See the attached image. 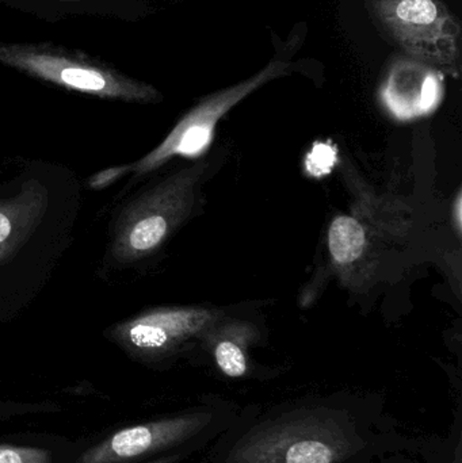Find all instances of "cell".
Listing matches in <instances>:
<instances>
[{
  "label": "cell",
  "instance_id": "obj_1",
  "mask_svg": "<svg viewBox=\"0 0 462 463\" xmlns=\"http://www.w3.org/2000/svg\"><path fill=\"white\" fill-rule=\"evenodd\" d=\"M358 439L349 421L331 412H296L250 432L230 463H341Z\"/></svg>",
  "mask_w": 462,
  "mask_h": 463
},
{
  "label": "cell",
  "instance_id": "obj_2",
  "mask_svg": "<svg viewBox=\"0 0 462 463\" xmlns=\"http://www.w3.org/2000/svg\"><path fill=\"white\" fill-rule=\"evenodd\" d=\"M380 35L399 53L458 79L462 27L442 0H366Z\"/></svg>",
  "mask_w": 462,
  "mask_h": 463
},
{
  "label": "cell",
  "instance_id": "obj_3",
  "mask_svg": "<svg viewBox=\"0 0 462 463\" xmlns=\"http://www.w3.org/2000/svg\"><path fill=\"white\" fill-rule=\"evenodd\" d=\"M203 167L179 171L124 206L111 234L108 255L113 263L127 266L152 255L184 222L192 211Z\"/></svg>",
  "mask_w": 462,
  "mask_h": 463
},
{
  "label": "cell",
  "instance_id": "obj_4",
  "mask_svg": "<svg viewBox=\"0 0 462 463\" xmlns=\"http://www.w3.org/2000/svg\"><path fill=\"white\" fill-rule=\"evenodd\" d=\"M0 62L33 78L92 97L129 103H155L162 99L151 84L125 76L86 54L53 45L0 43Z\"/></svg>",
  "mask_w": 462,
  "mask_h": 463
},
{
  "label": "cell",
  "instance_id": "obj_5",
  "mask_svg": "<svg viewBox=\"0 0 462 463\" xmlns=\"http://www.w3.org/2000/svg\"><path fill=\"white\" fill-rule=\"evenodd\" d=\"M292 46L293 43H288L287 48L279 53L277 52L268 65L251 78L201 99L179 119L178 124L154 151L130 165L132 173L144 175L162 167L174 157H198L205 154L213 141L217 124L231 109L265 84L293 72L298 62L290 60L295 54Z\"/></svg>",
  "mask_w": 462,
  "mask_h": 463
},
{
  "label": "cell",
  "instance_id": "obj_6",
  "mask_svg": "<svg viewBox=\"0 0 462 463\" xmlns=\"http://www.w3.org/2000/svg\"><path fill=\"white\" fill-rule=\"evenodd\" d=\"M214 310L201 307H159L111 326V342L133 356L157 358L205 331L216 321Z\"/></svg>",
  "mask_w": 462,
  "mask_h": 463
},
{
  "label": "cell",
  "instance_id": "obj_7",
  "mask_svg": "<svg viewBox=\"0 0 462 463\" xmlns=\"http://www.w3.org/2000/svg\"><path fill=\"white\" fill-rule=\"evenodd\" d=\"M209 413H187L119 430L87 450L76 463H129L175 448L203 431Z\"/></svg>",
  "mask_w": 462,
  "mask_h": 463
},
{
  "label": "cell",
  "instance_id": "obj_8",
  "mask_svg": "<svg viewBox=\"0 0 462 463\" xmlns=\"http://www.w3.org/2000/svg\"><path fill=\"white\" fill-rule=\"evenodd\" d=\"M444 73L399 54L391 62L380 97L395 118L407 121L433 113L444 95Z\"/></svg>",
  "mask_w": 462,
  "mask_h": 463
},
{
  "label": "cell",
  "instance_id": "obj_9",
  "mask_svg": "<svg viewBox=\"0 0 462 463\" xmlns=\"http://www.w3.org/2000/svg\"><path fill=\"white\" fill-rule=\"evenodd\" d=\"M48 205V189L35 179L24 182L14 197L0 200V266L13 258L40 225Z\"/></svg>",
  "mask_w": 462,
  "mask_h": 463
},
{
  "label": "cell",
  "instance_id": "obj_10",
  "mask_svg": "<svg viewBox=\"0 0 462 463\" xmlns=\"http://www.w3.org/2000/svg\"><path fill=\"white\" fill-rule=\"evenodd\" d=\"M366 247V233L354 217H336L328 231V248L334 261L342 266L354 263Z\"/></svg>",
  "mask_w": 462,
  "mask_h": 463
},
{
  "label": "cell",
  "instance_id": "obj_11",
  "mask_svg": "<svg viewBox=\"0 0 462 463\" xmlns=\"http://www.w3.org/2000/svg\"><path fill=\"white\" fill-rule=\"evenodd\" d=\"M217 366L230 378H240L247 373V356L243 347L232 339H222L214 348Z\"/></svg>",
  "mask_w": 462,
  "mask_h": 463
},
{
  "label": "cell",
  "instance_id": "obj_12",
  "mask_svg": "<svg viewBox=\"0 0 462 463\" xmlns=\"http://www.w3.org/2000/svg\"><path fill=\"white\" fill-rule=\"evenodd\" d=\"M338 162V151L331 143H315L306 157V170L314 178L328 175Z\"/></svg>",
  "mask_w": 462,
  "mask_h": 463
},
{
  "label": "cell",
  "instance_id": "obj_13",
  "mask_svg": "<svg viewBox=\"0 0 462 463\" xmlns=\"http://www.w3.org/2000/svg\"><path fill=\"white\" fill-rule=\"evenodd\" d=\"M0 463H52V454L43 449L0 445Z\"/></svg>",
  "mask_w": 462,
  "mask_h": 463
},
{
  "label": "cell",
  "instance_id": "obj_14",
  "mask_svg": "<svg viewBox=\"0 0 462 463\" xmlns=\"http://www.w3.org/2000/svg\"><path fill=\"white\" fill-rule=\"evenodd\" d=\"M132 173L130 165H116V167L106 168V170L99 171L90 176L89 187L91 190H105L106 187L111 186L116 184L122 176L127 175Z\"/></svg>",
  "mask_w": 462,
  "mask_h": 463
},
{
  "label": "cell",
  "instance_id": "obj_15",
  "mask_svg": "<svg viewBox=\"0 0 462 463\" xmlns=\"http://www.w3.org/2000/svg\"><path fill=\"white\" fill-rule=\"evenodd\" d=\"M174 459H175V458H162V459H157V461L149 462V463H173Z\"/></svg>",
  "mask_w": 462,
  "mask_h": 463
}]
</instances>
